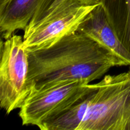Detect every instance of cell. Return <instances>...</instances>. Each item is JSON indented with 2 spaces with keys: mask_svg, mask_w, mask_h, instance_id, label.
Masks as SVG:
<instances>
[{
  "mask_svg": "<svg viewBox=\"0 0 130 130\" xmlns=\"http://www.w3.org/2000/svg\"><path fill=\"white\" fill-rule=\"evenodd\" d=\"M27 53L28 95L63 80H84L90 83L101 78L112 67L126 66L107 48L78 31L47 48Z\"/></svg>",
  "mask_w": 130,
  "mask_h": 130,
  "instance_id": "6da1fadb",
  "label": "cell"
},
{
  "mask_svg": "<svg viewBox=\"0 0 130 130\" xmlns=\"http://www.w3.org/2000/svg\"><path fill=\"white\" fill-rule=\"evenodd\" d=\"M28 69L23 38L13 34L1 44L0 106L7 114L20 109L27 96Z\"/></svg>",
  "mask_w": 130,
  "mask_h": 130,
  "instance_id": "277c9868",
  "label": "cell"
},
{
  "mask_svg": "<svg viewBox=\"0 0 130 130\" xmlns=\"http://www.w3.org/2000/svg\"><path fill=\"white\" fill-rule=\"evenodd\" d=\"M85 3L90 4V5H99L101 3L102 0H81Z\"/></svg>",
  "mask_w": 130,
  "mask_h": 130,
  "instance_id": "8fae6325",
  "label": "cell"
},
{
  "mask_svg": "<svg viewBox=\"0 0 130 130\" xmlns=\"http://www.w3.org/2000/svg\"><path fill=\"white\" fill-rule=\"evenodd\" d=\"M70 109L43 126L41 130H77L82 123L94 88Z\"/></svg>",
  "mask_w": 130,
  "mask_h": 130,
  "instance_id": "9c48e42d",
  "label": "cell"
},
{
  "mask_svg": "<svg viewBox=\"0 0 130 130\" xmlns=\"http://www.w3.org/2000/svg\"><path fill=\"white\" fill-rule=\"evenodd\" d=\"M96 5L85 3L81 0H65L32 29L24 30L23 40L26 50L47 48L76 32Z\"/></svg>",
  "mask_w": 130,
  "mask_h": 130,
  "instance_id": "5b68a950",
  "label": "cell"
},
{
  "mask_svg": "<svg viewBox=\"0 0 130 130\" xmlns=\"http://www.w3.org/2000/svg\"><path fill=\"white\" fill-rule=\"evenodd\" d=\"M92 90L91 85L84 80H63L30 93L19 109L22 124L36 126L41 130Z\"/></svg>",
  "mask_w": 130,
  "mask_h": 130,
  "instance_id": "3957f363",
  "label": "cell"
},
{
  "mask_svg": "<svg viewBox=\"0 0 130 130\" xmlns=\"http://www.w3.org/2000/svg\"><path fill=\"white\" fill-rule=\"evenodd\" d=\"M65 0H39L32 19L24 30L31 29L38 23L50 15Z\"/></svg>",
  "mask_w": 130,
  "mask_h": 130,
  "instance_id": "30bf717a",
  "label": "cell"
},
{
  "mask_svg": "<svg viewBox=\"0 0 130 130\" xmlns=\"http://www.w3.org/2000/svg\"><path fill=\"white\" fill-rule=\"evenodd\" d=\"M39 0H10L0 8V32L4 39L24 30L36 12Z\"/></svg>",
  "mask_w": 130,
  "mask_h": 130,
  "instance_id": "52a82bcc",
  "label": "cell"
},
{
  "mask_svg": "<svg viewBox=\"0 0 130 130\" xmlns=\"http://www.w3.org/2000/svg\"><path fill=\"white\" fill-rule=\"evenodd\" d=\"M10 0H0V8L4 7Z\"/></svg>",
  "mask_w": 130,
  "mask_h": 130,
  "instance_id": "7c38bea8",
  "label": "cell"
},
{
  "mask_svg": "<svg viewBox=\"0 0 130 130\" xmlns=\"http://www.w3.org/2000/svg\"><path fill=\"white\" fill-rule=\"evenodd\" d=\"M94 91L77 130H130V70L107 75Z\"/></svg>",
  "mask_w": 130,
  "mask_h": 130,
  "instance_id": "7a4b0ae2",
  "label": "cell"
},
{
  "mask_svg": "<svg viewBox=\"0 0 130 130\" xmlns=\"http://www.w3.org/2000/svg\"><path fill=\"white\" fill-rule=\"evenodd\" d=\"M108 21L130 52V0H102Z\"/></svg>",
  "mask_w": 130,
  "mask_h": 130,
  "instance_id": "ba28073f",
  "label": "cell"
},
{
  "mask_svg": "<svg viewBox=\"0 0 130 130\" xmlns=\"http://www.w3.org/2000/svg\"><path fill=\"white\" fill-rule=\"evenodd\" d=\"M77 31L86 34L130 66V52L119 40L108 21L104 6L96 5L79 26Z\"/></svg>",
  "mask_w": 130,
  "mask_h": 130,
  "instance_id": "8992f818",
  "label": "cell"
}]
</instances>
